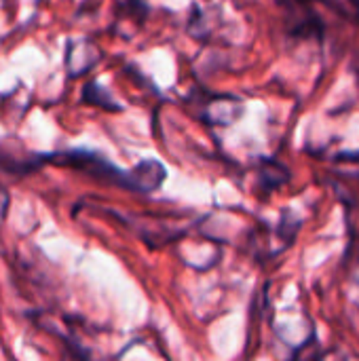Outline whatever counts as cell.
Instances as JSON below:
<instances>
[{"mask_svg": "<svg viewBox=\"0 0 359 361\" xmlns=\"http://www.w3.org/2000/svg\"><path fill=\"white\" fill-rule=\"evenodd\" d=\"M165 180V169L157 161H144L131 171V190L150 192L159 188Z\"/></svg>", "mask_w": 359, "mask_h": 361, "instance_id": "cell-1", "label": "cell"}, {"mask_svg": "<svg viewBox=\"0 0 359 361\" xmlns=\"http://www.w3.org/2000/svg\"><path fill=\"white\" fill-rule=\"evenodd\" d=\"M243 112L241 108V102L237 97H231V95H224V97H216V102L212 106H207V112H205V118L207 123H214V125H231L235 118H239Z\"/></svg>", "mask_w": 359, "mask_h": 361, "instance_id": "cell-2", "label": "cell"}, {"mask_svg": "<svg viewBox=\"0 0 359 361\" xmlns=\"http://www.w3.org/2000/svg\"><path fill=\"white\" fill-rule=\"evenodd\" d=\"M288 182H290V171H288L281 163L271 161V159L262 161L260 171H258V184H260V190H264V192H273V190L281 188V186H284V184H288Z\"/></svg>", "mask_w": 359, "mask_h": 361, "instance_id": "cell-3", "label": "cell"}, {"mask_svg": "<svg viewBox=\"0 0 359 361\" xmlns=\"http://www.w3.org/2000/svg\"><path fill=\"white\" fill-rule=\"evenodd\" d=\"M97 53L99 51L91 42H87V40H83V42H70L68 44V61H66L70 74L72 76H78L80 72H85L91 66H95L91 59H85V55H97Z\"/></svg>", "mask_w": 359, "mask_h": 361, "instance_id": "cell-4", "label": "cell"}, {"mask_svg": "<svg viewBox=\"0 0 359 361\" xmlns=\"http://www.w3.org/2000/svg\"><path fill=\"white\" fill-rule=\"evenodd\" d=\"M334 167L343 176L359 178V152H341L334 157Z\"/></svg>", "mask_w": 359, "mask_h": 361, "instance_id": "cell-5", "label": "cell"}, {"mask_svg": "<svg viewBox=\"0 0 359 361\" xmlns=\"http://www.w3.org/2000/svg\"><path fill=\"white\" fill-rule=\"evenodd\" d=\"M87 87H89L91 91H95V93H97V97H95V95H85V99H87L89 104L104 106V108H108V110H121V108H118V104L108 95V91H106V89H102L97 82H89Z\"/></svg>", "mask_w": 359, "mask_h": 361, "instance_id": "cell-6", "label": "cell"}, {"mask_svg": "<svg viewBox=\"0 0 359 361\" xmlns=\"http://www.w3.org/2000/svg\"><path fill=\"white\" fill-rule=\"evenodd\" d=\"M349 4H351V11H353V17H355V21L359 23V0H349Z\"/></svg>", "mask_w": 359, "mask_h": 361, "instance_id": "cell-7", "label": "cell"}]
</instances>
